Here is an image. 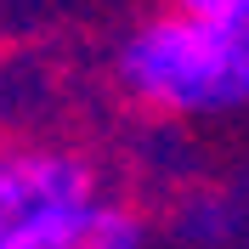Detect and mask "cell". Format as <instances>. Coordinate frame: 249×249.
Masks as SVG:
<instances>
[{
    "label": "cell",
    "mask_w": 249,
    "mask_h": 249,
    "mask_svg": "<svg viewBox=\"0 0 249 249\" xmlns=\"http://www.w3.org/2000/svg\"><path fill=\"white\" fill-rule=\"evenodd\" d=\"M130 91L159 108L215 113L249 96V34H227L193 17H164L124 46L119 57Z\"/></svg>",
    "instance_id": "6da1fadb"
},
{
    "label": "cell",
    "mask_w": 249,
    "mask_h": 249,
    "mask_svg": "<svg viewBox=\"0 0 249 249\" xmlns=\"http://www.w3.org/2000/svg\"><path fill=\"white\" fill-rule=\"evenodd\" d=\"M142 244V227L136 215H124L102 198H68V204H51L40 215H29L23 227L0 238V249H136Z\"/></svg>",
    "instance_id": "7a4b0ae2"
},
{
    "label": "cell",
    "mask_w": 249,
    "mask_h": 249,
    "mask_svg": "<svg viewBox=\"0 0 249 249\" xmlns=\"http://www.w3.org/2000/svg\"><path fill=\"white\" fill-rule=\"evenodd\" d=\"M85 193H91V170L68 153H0V238L29 215Z\"/></svg>",
    "instance_id": "3957f363"
},
{
    "label": "cell",
    "mask_w": 249,
    "mask_h": 249,
    "mask_svg": "<svg viewBox=\"0 0 249 249\" xmlns=\"http://www.w3.org/2000/svg\"><path fill=\"white\" fill-rule=\"evenodd\" d=\"M181 17L227 29V34H249V0H181Z\"/></svg>",
    "instance_id": "277c9868"
}]
</instances>
